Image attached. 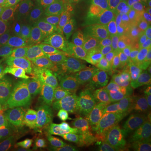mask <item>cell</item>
<instances>
[{"label":"cell","mask_w":151,"mask_h":151,"mask_svg":"<svg viewBox=\"0 0 151 151\" xmlns=\"http://www.w3.org/2000/svg\"><path fill=\"white\" fill-rule=\"evenodd\" d=\"M90 108L77 88H72L56 92V97L52 105L51 115L60 122H63L76 114L90 112Z\"/></svg>","instance_id":"cell-8"},{"label":"cell","mask_w":151,"mask_h":151,"mask_svg":"<svg viewBox=\"0 0 151 151\" xmlns=\"http://www.w3.org/2000/svg\"><path fill=\"white\" fill-rule=\"evenodd\" d=\"M87 26L86 17L78 11L68 14L57 29L58 41L63 45H70L78 40Z\"/></svg>","instance_id":"cell-12"},{"label":"cell","mask_w":151,"mask_h":151,"mask_svg":"<svg viewBox=\"0 0 151 151\" xmlns=\"http://www.w3.org/2000/svg\"><path fill=\"white\" fill-rule=\"evenodd\" d=\"M78 92L83 97L85 103L91 108H105L111 107H124L129 108L130 110L134 109L131 105L128 103H124L120 100L111 97L103 91L90 87L82 86L77 87Z\"/></svg>","instance_id":"cell-16"},{"label":"cell","mask_w":151,"mask_h":151,"mask_svg":"<svg viewBox=\"0 0 151 151\" xmlns=\"http://www.w3.org/2000/svg\"><path fill=\"white\" fill-rule=\"evenodd\" d=\"M150 41L147 38L141 37L130 49L124 58V66L129 70L132 79L135 81L145 68L149 60Z\"/></svg>","instance_id":"cell-14"},{"label":"cell","mask_w":151,"mask_h":151,"mask_svg":"<svg viewBox=\"0 0 151 151\" xmlns=\"http://www.w3.org/2000/svg\"><path fill=\"white\" fill-rule=\"evenodd\" d=\"M42 0H14L17 12L20 13L35 8Z\"/></svg>","instance_id":"cell-27"},{"label":"cell","mask_w":151,"mask_h":151,"mask_svg":"<svg viewBox=\"0 0 151 151\" xmlns=\"http://www.w3.org/2000/svg\"><path fill=\"white\" fill-rule=\"evenodd\" d=\"M62 123L66 129L76 134L96 137L110 142L114 139L110 128L91 112L76 114Z\"/></svg>","instance_id":"cell-7"},{"label":"cell","mask_w":151,"mask_h":151,"mask_svg":"<svg viewBox=\"0 0 151 151\" xmlns=\"http://www.w3.org/2000/svg\"><path fill=\"white\" fill-rule=\"evenodd\" d=\"M11 89H14L26 96H34L54 92L55 82L37 71L22 72Z\"/></svg>","instance_id":"cell-10"},{"label":"cell","mask_w":151,"mask_h":151,"mask_svg":"<svg viewBox=\"0 0 151 151\" xmlns=\"http://www.w3.org/2000/svg\"><path fill=\"white\" fill-rule=\"evenodd\" d=\"M132 151H145V150H132Z\"/></svg>","instance_id":"cell-33"},{"label":"cell","mask_w":151,"mask_h":151,"mask_svg":"<svg viewBox=\"0 0 151 151\" xmlns=\"http://www.w3.org/2000/svg\"><path fill=\"white\" fill-rule=\"evenodd\" d=\"M3 123V121L0 122V125ZM8 134L5 131L0 129V151H9L8 147Z\"/></svg>","instance_id":"cell-29"},{"label":"cell","mask_w":151,"mask_h":151,"mask_svg":"<svg viewBox=\"0 0 151 151\" xmlns=\"http://www.w3.org/2000/svg\"><path fill=\"white\" fill-rule=\"evenodd\" d=\"M9 16V14H3V13H0V32H1L3 27L4 26Z\"/></svg>","instance_id":"cell-31"},{"label":"cell","mask_w":151,"mask_h":151,"mask_svg":"<svg viewBox=\"0 0 151 151\" xmlns=\"http://www.w3.org/2000/svg\"><path fill=\"white\" fill-rule=\"evenodd\" d=\"M0 13L9 15L18 14L14 0H0Z\"/></svg>","instance_id":"cell-28"},{"label":"cell","mask_w":151,"mask_h":151,"mask_svg":"<svg viewBox=\"0 0 151 151\" xmlns=\"http://www.w3.org/2000/svg\"><path fill=\"white\" fill-rule=\"evenodd\" d=\"M22 71L18 61H13L10 65L0 71V93L11 89Z\"/></svg>","instance_id":"cell-23"},{"label":"cell","mask_w":151,"mask_h":151,"mask_svg":"<svg viewBox=\"0 0 151 151\" xmlns=\"http://www.w3.org/2000/svg\"><path fill=\"white\" fill-rule=\"evenodd\" d=\"M67 12V6L61 0L44 2L30 24L35 29V36L43 38L55 32Z\"/></svg>","instance_id":"cell-4"},{"label":"cell","mask_w":151,"mask_h":151,"mask_svg":"<svg viewBox=\"0 0 151 151\" xmlns=\"http://www.w3.org/2000/svg\"><path fill=\"white\" fill-rule=\"evenodd\" d=\"M145 3L148 4H150V5H151V0H145Z\"/></svg>","instance_id":"cell-32"},{"label":"cell","mask_w":151,"mask_h":151,"mask_svg":"<svg viewBox=\"0 0 151 151\" xmlns=\"http://www.w3.org/2000/svg\"><path fill=\"white\" fill-rule=\"evenodd\" d=\"M27 97L14 89L0 93V113L13 116L19 113Z\"/></svg>","instance_id":"cell-21"},{"label":"cell","mask_w":151,"mask_h":151,"mask_svg":"<svg viewBox=\"0 0 151 151\" xmlns=\"http://www.w3.org/2000/svg\"><path fill=\"white\" fill-rule=\"evenodd\" d=\"M128 143L139 145H151V115L145 113L134 114L129 123L119 128Z\"/></svg>","instance_id":"cell-11"},{"label":"cell","mask_w":151,"mask_h":151,"mask_svg":"<svg viewBox=\"0 0 151 151\" xmlns=\"http://www.w3.org/2000/svg\"><path fill=\"white\" fill-rule=\"evenodd\" d=\"M61 148L65 151H110L101 139L76 134L66 129Z\"/></svg>","instance_id":"cell-15"},{"label":"cell","mask_w":151,"mask_h":151,"mask_svg":"<svg viewBox=\"0 0 151 151\" xmlns=\"http://www.w3.org/2000/svg\"><path fill=\"white\" fill-rule=\"evenodd\" d=\"M89 74L80 58L73 52L62 55L59 76L55 82V89L59 91L77 88L87 80Z\"/></svg>","instance_id":"cell-6"},{"label":"cell","mask_w":151,"mask_h":151,"mask_svg":"<svg viewBox=\"0 0 151 151\" xmlns=\"http://www.w3.org/2000/svg\"><path fill=\"white\" fill-rule=\"evenodd\" d=\"M13 45L0 38V71L10 65L14 60Z\"/></svg>","instance_id":"cell-26"},{"label":"cell","mask_w":151,"mask_h":151,"mask_svg":"<svg viewBox=\"0 0 151 151\" xmlns=\"http://www.w3.org/2000/svg\"><path fill=\"white\" fill-rule=\"evenodd\" d=\"M84 86L99 89L133 107L136 85L123 66L109 64L90 76Z\"/></svg>","instance_id":"cell-1"},{"label":"cell","mask_w":151,"mask_h":151,"mask_svg":"<svg viewBox=\"0 0 151 151\" xmlns=\"http://www.w3.org/2000/svg\"><path fill=\"white\" fill-rule=\"evenodd\" d=\"M144 85L151 90V63L146 69L144 77Z\"/></svg>","instance_id":"cell-30"},{"label":"cell","mask_w":151,"mask_h":151,"mask_svg":"<svg viewBox=\"0 0 151 151\" xmlns=\"http://www.w3.org/2000/svg\"><path fill=\"white\" fill-rule=\"evenodd\" d=\"M119 33L120 30L119 31L118 30L97 31V32H92V34L88 35L83 38L86 39L89 42L114 54L119 41Z\"/></svg>","instance_id":"cell-22"},{"label":"cell","mask_w":151,"mask_h":151,"mask_svg":"<svg viewBox=\"0 0 151 151\" xmlns=\"http://www.w3.org/2000/svg\"><path fill=\"white\" fill-rule=\"evenodd\" d=\"M51 143L43 136L14 132L8 139V147H19L26 151H54Z\"/></svg>","instance_id":"cell-17"},{"label":"cell","mask_w":151,"mask_h":151,"mask_svg":"<svg viewBox=\"0 0 151 151\" xmlns=\"http://www.w3.org/2000/svg\"><path fill=\"white\" fill-rule=\"evenodd\" d=\"M38 8L10 14L0 32V38L14 45L27 35L28 29L37 13Z\"/></svg>","instance_id":"cell-9"},{"label":"cell","mask_w":151,"mask_h":151,"mask_svg":"<svg viewBox=\"0 0 151 151\" xmlns=\"http://www.w3.org/2000/svg\"><path fill=\"white\" fill-rule=\"evenodd\" d=\"M90 112L109 128L115 129L125 126L134 115L129 108L124 107L90 108Z\"/></svg>","instance_id":"cell-18"},{"label":"cell","mask_w":151,"mask_h":151,"mask_svg":"<svg viewBox=\"0 0 151 151\" xmlns=\"http://www.w3.org/2000/svg\"><path fill=\"white\" fill-rule=\"evenodd\" d=\"M62 55L55 50H42L35 71L42 74L55 82L61 65Z\"/></svg>","instance_id":"cell-20"},{"label":"cell","mask_w":151,"mask_h":151,"mask_svg":"<svg viewBox=\"0 0 151 151\" xmlns=\"http://www.w3.org/2000/svg\"><path fill=\"white\" fill-rule=\"evenodd\" d=\"M150 151H151V149H150Z\"/></svg>","instance_id":"cell-34"},{"label":"cell","mask_w":151,"mask_h":151,"mask_svg":"<svg viewBox=\"0 0 151 151\" xmlns=\"http://www.w3.org/2000/svg\"><path fill=\"white\" fill-rule=\"evenodd\" d=\"M133 107L143 113L151 115V90L144 84L135 86Z\"/></svg>","instance_id":"cell-24"},{"label":"cell","mask_w":151,"mask_h":151,"mask_svg":"<svg viewBox=\"0 0 151 151\" xmlns=\"http://www.w3.org/2000/svg\"><path fill=\"white\" fill-rule=\"evenodd\" d=\"M69 50L75 53L82 61L89 76L103 69L111 63H113V53L89 42L83 37L70 45Z\"/></svg>","instance_id":"cell-5"},{"label":"cell","mask_w":151,"mask_h":151,"mask_svg":"<svg viewBox=\"0 0 151 151\" xmlns=\"http://www.w3.org/2000/svg\"><path fill=\"white\" fill-rule=\"evenodd\" d=\"M113 0H73L76 10L87 18L91 17L104 6L112 3Z\"/></svg>","instance_id":"cell-25"},{"label":"cell","mask_w":151,"mask_h":151,"mask_svg":"<svg viewBox=\"0 0 151 151\" xmlns=\"http://www.w3.org/2000/svg\"><path fill=\"white\" fill-rule=\"evenodd\" d=\"M11 126L18 132L43 136L51 145L61 148L64 143V131L60 121L52 115L29 116L16 113L12 116Z\"/></svg>","instance_id":"cell-2"},{"label":"cell","mask_w":151,"mask_h":151,"mask_svg":"<svg viewBox=\"0 0 151 151\" xmlns=\"http://www.w3.org/2000/svg\"><path fill=\"white\" fill-rule=\"evenodd\" d=\"M129 20V11L124 0H113L90 17L88 26L92 32L121 30Z\"/></svg>","instance_id":"cell-3"},{"label":"cell","mask_w":151,"mask_h":151,"mask_svg":"<svg viewBox=\"0 0 151 151\" xmlns=\"http://www.w3.org/2000/svg\"><path fill=\"white\" fill-rule=\"evenodd\" d=\"M142 37L140 24L137 20H128L121 29L116 50L113 54L114 60L117 65L124 66V58L139 39Z\"/></svg>","instance_id":"cell-13"},{"label":"cell","mask_w":151,"mask_h":151,"mask_svg":"<svg viewBox=\"0 0 151 151\" xmlns=\"http://www.w3.org/2000/svg\"><path fill=\"white\" fill-rule=\"evenodd\" d=\"M55 97L56 92H54L29 96L26 98L20 112L18 113L29 116L51 115L52 105Z\"/></svg>","instance_id":"cell-19"}]
</instances>
